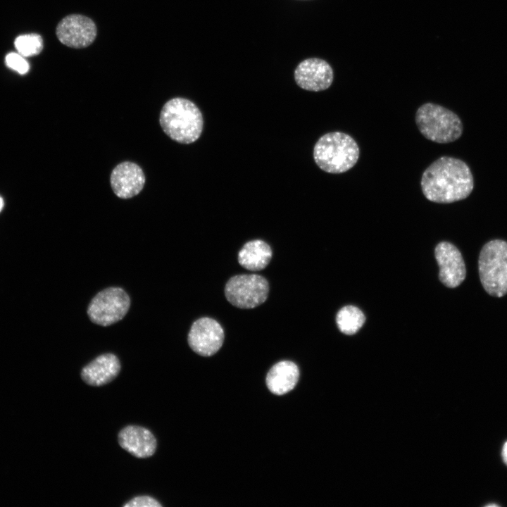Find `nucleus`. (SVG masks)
Masks as SVG:
<instances>
[{"label":"nucleus","instance_id":"f257e3e1","mask_svg":"<svg viewBox=\"0 0 507 507\" xmlns=\"http://www.w3.org/2000/svg\"><path fill=\"white\" fill-rule=\"evenodd\" d=\"M420 185L429 201L449 204L467 198L474 187L473 177L462 160L442 156L423 173Z\"/></svg>","mask_w":507,"mask_h":507},{"label":"nucleus","instance_id":"f03ea898","mask_svg":"<svg viewBox=\"0 0 507 507\" xmlns=\"http://www.w3.org/2000/svg\"><path fill=\"white\" fill-rule=\"evenodd\" d=\"M160 125L172 140L189 144L201 134L204 120L201 112L192 101L175 97L162 107L159 115Z\"/></svg>","mask_w":507,"mask_h":507},{"label":"nucleus","instance_id":"7ed1b4c3","mask_svg":"<svg viewBox=\"0 0 507 507\" xmlns=\"http://www.w3.org/2000/svg\"><path fill=\"white\" fill-rule=\"evenodd\" d=\"M360 154L358 144L350 135L332 132L320 137L313 149V158L323 171L344 173L357 163Z\"/></svg>","mask_w":507,"mask_h":507},{"label":"nucleus","instance_id":"20e7f679","mask_svg":"<svg viewBox=\"0 0 507 507\" xmlns=\"http://www.w3.org/2000/svg\"><path fill=\"white\" fill-rule=\"evenodd\" d=\"M415 122L425 138L437 143L456 141L463 132L459 117L448 108L433 103H426L419 107Z\"/></svg>","mask_w":507,"mask_h":507},{"label":"nucleus","instance_id":"39448f33","mask_svg":"<svg viewBox=\"0 0 507 507\" xmlns=\"http://www.w3.org/2000/svg\"><path fill=\"white\" fill-rule=\"evenodd\" d=\"M481 284L489 295L501 297L507 294V242L494 239L482 248L478 258Z\"/></svg>","mask_w":507,"mask_h":507},{"label":"nucleus","instance_id":"423d86ee","mask_svg":"<svg viewBox=\"0 0 507 507\" xmlns=\"http://www.w3.org/2000/svg\"><path fill=\"white\" fill-rule=\"evenodd\" d=\"M269 293L267 280L259 275H238L226 283L225 294L227 301L239 308H253L262 304Z\"/></svg>","mask_w":507,"mask_h":507},{"label":"nucleus","instance_id":"0eeeda50","mask_svg":"<svg viewBox=\"0 0 507 507\" xmlns=\"http://www.w3.org/2000/svg\"><path fill=\"white\" fill-rule=\"evenodd\" d=\"M130 306V297L124 289L108 287L99 292L92 299L87 314L92 323L108 326L123 319Z\"/></svg>","mask_w":507,"mask_h":507},{"label":"nucleus","instance_id":"6e6552de","mask_svg":"<svg viewBox=\"0 0 507 507\" xmlns=\"http://www.w3.org/2000/svg\"><path fill=\"white\" fill-rule=\"evenodd\" d=\"M96 26L89 17L70 14L57 25L56 34L64 45L74 49H83L91 45L96 37Z\"/></svg>","mask_w":507,"mask_h":507},{"label":"nucleus","instance_id":"1a4fd4ad","mask_svg":"<svg viewBox=\"0 0 507 507\" xmlns=\"http://www.w3.org/2000/svg\"><path fill=\"white\" fill-rule=\"evenodd\" d=\"M224 337L221 325L213 318L204 317L194 322L187 340L190 348L195 353L203 356H211L220 349Z\"/></svg>","mask_w":507,"mask_h":507},{"label":"nucleus","instance_id":"9d476101","mask_svg":"<svg viewBox=\"0 0 507 507\" xmlns=\"http://www.w3.org/2000/svg\"><path fill=\"white\" fill-rule=\"evenodd\" d=\"M294 80L303 89L320 92L328 89L334 74L331 65L319 58H308L300 62L295 68Z\"/></svg>","mask_w":507,"mask_h":507},{"label":"nucleus","instance_id":"9b49d317","mask_svg":"<svg viewBox=\"0 0 507 507\" xmlns=\"http://www.w3.org/2000/svg\"><path fill=\"white\" fill-rule=\"evenodd\" d=\"M439 267V278L447 287L459 286L466 276L465 265L461 251L453 244L442 242L434 251Z\"/></svg>","mask_w":507,"mask_h":507},{"label":"nucleus","instance_id":"f8f14e48","mask_svg":"<svg viewBox=\"0 0 507 507\" xmlns=\"http://www.w3.org/2000/svg\"><path fill=\"white\" fill-rule=\"evenodd\" d=\"M146 182L144 173L137 163L124 161L112 170L110 184L113 193L120 199H127L139 194Z\"/></svg>","mask_w":507,"mask_h":507},{"label":"nucleus","instance_id":"ddd939ff","mask_svg":"<svg viewBox=\"0 0 507 507\" xmlns=\"http://www.w3.org/2000/svg\"><path fill=\"white\" fill-rule=\"evenodd\" d=\"M118 438L120 446L136 458H149L156 450L155 436L144 427L127 425L119 432Z\"/></svg>","mask_w":507,"mask_h":507},{"label":"nucleus","instance_id":"4468645a","mask_svg":"<svg viewBox=\"0 0 507 507\" xmlns=\"http://www.w3.org/2000/svg\"><path fill=\"white\" fill-rule=\"evenodd\" d=\"M120 368V361L115 354L104 353L83 367L81 377L90 386L100 387L113 380Z\"/></svg>","mask_w":507,"mask_h":507},{"label":"nucleus","instance_id":"2eb2a0df","mask_svg":"<svg viewBox=\"0 0 507 507\" xmlns=\"http://www.w3.org/2000/svg\"><path fill=\"white\" fill-rule=\"evenodd\" d=\"M299 376L298 366L294 362L282 361L275 364L268 373L266 384L272 393L284 394L294 388Z\"/></svg>","mask_w":507,"mask_h":507},{"label":"nucleus","instance_id":"dca6fc26","mask_svg":"<svg viewBox=\"0 0 507 507\" xmlns=\"http://www.w3.org/2000/svg\"><path fill=\"white\" fill-rule=\"evenodd\" d=\"M272 258L270 246L256 239L246 242L239 251L238 262L244 268L258 271L265 268Z\"/></svg>","mask_w":507,"mask_h":507},{"label":"nucleus","instance_id":"f3484780","mask_svg":"<svg viewBox=\"0 0 507 507\" xmlns=\"http://www.w3.org/2000/svg\"><path fill=\"white\" fill-rule=\"evenodd\" d=\"M365 317L363 312L353 306H346L338 312L336 321L339 330L346 334L356 333L363 326Z\"/></svg>","mask_w":507,"mask_h":507},{"label":"nucleus","instance_id":"a211bd4d","mask_svg":"<svg viewBox=\"0 0 507 507\" xmlns=\"http://www.w3.org/2000/svg\"><path fill=\"white\" fill-rule=\"evenodd\" d=\"M14 45L18 54L24 57H28L40 54L43 49L44 43L41 35L31 33L16 37Z\"/></svg>","mask_w":507,"mask_h":507},{"label":"nucleus","instance_id":"6ab92c4d","mask_svg":"<svg viewBox=\"0 0 507 507\" xmlns=\"http://www.w3.org/2000/svg\"><path fill=\"white\" fill-rule=\"evenodd\" d=\"M5 61L8 68L19 74L23 75L29 71L30 65L28 62L24 58V56L18 53L11 52L8 54L6 56Z\"/></svg>","mask_w":507,"mask_h":507},{"label":"nucleus","instance_id":"aec40b11","mask_svg":"<svg viewBox=\"0 0 507 507\" xmlns=\"http://www.w3.org/2000/svg\"><path fill=\"white\" fill-rule=\"evenodd\" d=\"M124 507H161L162 505L158 500L150 496H135L125 504Z\"/></svg>","mask_w":507,"mask_h":507},{"label":"nucleus","instance_id":"412c9836","mask_svg":"<svg viewBox=\"0 0 507 507\" xmlns=\"http://www.w3.org/2000/svg\"><path fill=\"white\" fill-rule=\"evenodd\" d=\"M502 456L504 462L507 465V442L503 445L502 450Z\"/></svg>","mask_w":507,"mask_h":507},{"label":"nucleus","instance_id":"4be33fe9","mask_svg":"<svg viewBox=\"0 0 507 507\" xmlns=\"http://www.w3.org/2000/svg\"><path fill=\"white\" fill-rule=\"evenodd\" d=\"M3 207H4V200H3V199L0 196V212H1V211L2 210Z\"/></svg>","mask_w":507,"mask_h":507}]
</instances>
